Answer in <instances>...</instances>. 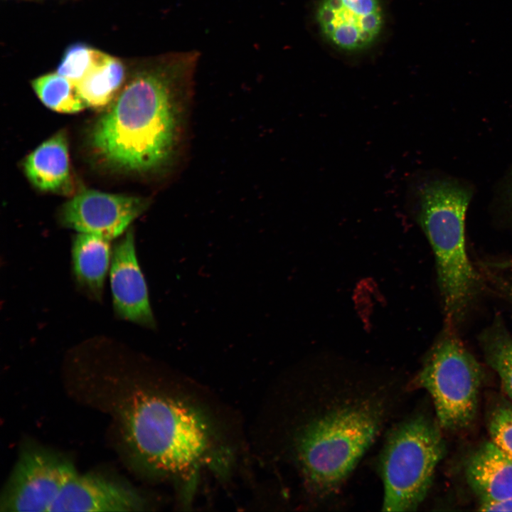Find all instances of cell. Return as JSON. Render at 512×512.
<instances>
[{"label":"cell","mask_w":512,"mask_h":512,"mask_svg":"<svg viewBox=\"0 0 512 512\" xmlns=\"http://www.w3.org/2000/svg\"><path fill=\"white\" fill-rule=\"evenodd\" d=\"M31 85L41 101L54 111L75 113L87 107L76 85L58 73L38 77Z\"/></svg>","instance_id":"e0dca14e"},{"label":"cell","mask_w":512,"mask_h":512,"mask_svg":"<svg viewBox=\"0 0 512 512\" xmlns=\"http://www.w3.org/2000/svg\"><path fill=\"white\" fill-rule=\"evenodd\" d=\"M486 419L490 440L512 457V401L499 395L491 396Z\"/></svg>","instance_id":"ac0fdd59"},{"label":"cell","mask_w":512,"mask_h":512,"mask_svg":"<svg viewBox=\"0 0 512 512\" xmlns=\"http://www.w3.org/2000/svg\"><path fill=\"white\" fill-rule=\"evenodd\" d=\"M143 501L132 490L96 474H78L67 481L50 512L130 511Z\"/></svg>","instance_id":"8fae6325"},{"label":"cell","mask_w":512,"mask_h":512,"mask_svg":"<svg viewBox=\"0 0 512 512\" xmlns=\"http://www.w3.org/2000/svg\"><path fill=\"white\" fill-rule=\"evenodd\" d=\"M110 279L116 314L124 320L154 329L156 323L131 229L113 247Z\"/></svg>","instance_id":"30bf717a"},{"label":"cell","mask_w":512,"mask_h":512,"mask_svg":"<svg viewBox=\"0 0 512 512\" xmlns=\"http://www.w3.org/2000/svg\"><path fill=\"white\" fill-rule=\"evenodd\" d=\"M23 168L30 182L44 191L58 192L70 184L68 142L62 132L38 146L26 159Z\"/></svg>","instance_id":"5bb4252c"},{"label":"cell","mask_w":512,"mask_h":512,"mask_svg":"<svg viewBox=\"0 0 512 512\" xmlns=\"http://www.w3.org/2000/svg\"><path fill=\"white\" fill-rule=\"evenodd\" d=\"M464 475L479 503L512 496V457L491 440L484 442L469 454Z\"/></svg>","instance_id":"7c38bea8"},{"label":"cell","mask_w":512,"mask_h":512,"mask_svg":"<svg viewBox=\"0 0 512 512\" xmlns=\"http://www.w3.org/2000/svg\"><path fill=\"white\" fill-rule=\"evenodd\" d=\"M124 76V66L119 60L103 53L76 85L77 90L87 107H102L112 101Z\"/></svg>","instance_id":"9a60e30c"},{"label":"cell","mask_w":512,"mask_h":512,"mask_svg":"<svg viewBox=\"0 0 512 512\" xmlns=\"http://www.w3.org/2000/svg\"><path fill=\"white\" fill-rule=\"evenodd\" d=\"M198 60L196 50L174 52L139 73L97 122L92 140L98 153L132 171L168 162L178 140L181 100Z\"/></svg>","instance_id":"6da1fadb"},{"label":"cell","mask_w":512,"mask_h":512,"mask_svg":"<svg viewBox=\"0 0 512 512\" xmlns=\"http://www.w3.org/2000/svg\"><path fill=\"white\" fill-rule=\"evenodd\" d=\"M103 53L81 43L68 48L58 66L57 73L75 85L101 58Z\"/></svg>","instance_id":"d6986e66"},{"label":"cell","mask_w":512,"mask_h":512,"mask_svg":"<svg viewBox=\"0 0 512 512\" xmlns=\"http://www.w3.org/2000/svg\"><path fill=\"white\" fill-rule=\"evenodd\" d=\"M71 253L77 284L87 296L100 300L112 258L110 240L79 233L73 239Z\"/></svg>","instance_id":"4fadbf2b"},{"label":"cell","mask_w":512,"mask_h":512,"mask_svg":"<svg viewBox=\"0 0 512 512\" xmlns=\"http://www.w3.org/2000/svg\"><path fill=\"white\" fill-rule=\"evenodd\" d=\"M121 417L132 454L149 471L186 472L210 449L211 434L204 417L177 398L135 392L125 401Z\"/></svg>","instance_id":"3957f363"},{"label":"cell","mask_w":512,"mask_h":512,"mask_svg":"<svg viewBox=\"0 0 512 512\" xmlns=\"http://www.w3.org/2000/svg\"><path fill=\"white\" fill-rule=\"evenodd\" d=\"M485 273L494 290L512 304V282L491 270H485Z\"/></svg>","instance_id":"ffe728a7"},{"label":"cell","mask_w":512,"mask_h":512,"mask_svg":"<svg viewBox=\"0 0 512 512\" xmlns=\"http://www.w3.org/2000/svg\"><path fill=\"white\" fill-rule=\"evenodd\" d=\"M437 421L413 415L388 433L380 459L383 511H412L425 498L446 452Z\"/></svg>","instance_id":"5b68a950"},{"label":"cell","mask_w":512,"mask_h":512,"mask_svg":"<svg viewBox=\"0 0 512 512\" xmlns=\"http://www.w3.org/2000/svg\"><path fill=\"white\" fill-rule=\"evenodd\" d=\"M142 198L84 191L63 207L62 224L78 233L97 235L109 240L120 235L146 208Z\"/></svg>","instance_id":"ba28073f"},{"label":"cell","mask_w":512,"mask_h":512,"mask_svg":"<svg viewBox=\"0 0 512 512\" xmlns=\"http://www.w3.org/2000/svg\"><path fill=\"white\" fill-rule=\"evenodd\" d=\"M316 19L324 38L347 52L371 46L383 24L379 0H321Z\"/></svg>","instance_id":"9c48e42d"},{"label":"cell","mask_w":512,"mask_h":512,"mask_svg":"<svg viewBox=\"0 0 512 512\" xmlns=\"http://www.w3.org/2000/svg\"><path fill=\"white\" fill-rule=\"evenodd\" d=\"M455 327L445 323L415 378L430 395L439 425L449 432L465 430L475 421L485 378L483 366Z\"/></svg>","instance_id":"8992f818"},{"label":"cell","mask_w":512,"mask_h":512,"mask_svg":"<svg viewBox=\"0 0 512 512\" xmlns=\"http://www.w3.org/2000/svg\"><path fill=\"white\" fill-rule=\"evenodd\" d=\"M479 511H512V496L498 501L479 503Z\"/></svg>","instance_id":"44dd1931"},{"label":"cell","mask_w":512,"mask_h":512,"mask_svg":"<svg viewBox=\"0 0 512 512\" xmlns=\"http://www.w3.org/2000/svg\"><path fill=\"white\" fill-rule=\"evenodd\" d=\"M335 387L316 390L292 440L304 484L320 497L341 487L375 440L388 410L381 389Z\"/></svg>","instance_id":"7a4b0ae2"},{"label":"cell","mask_w":512,"mask_h":512,"mask_svg":"<svg viewBox=\"0 0 512 512\" xmlns=\"http://www.w3.org/2000/svg\"><path fill=\"white\" fill-rule=\"evenodd\" d=\"M73 466L40 449L23 452L18 459L0 501L1 511L50 512Z\"/></svg>","instance_id":"52a82bcc"},{"label":"cell","mask_w":512,"mask_h":512,"mask_svg":"<svg viewBox=\"0 0 512 512\" xmlns=\"http://www.w3.org/2000/svg\"><path fill=\"white\" fill-rule=\"evenodd\" d=\"M478 340L487 364L496 373L512 401V336L499 315L481 332Z\"/></svg>","instance_id":"2e32d148"},{"label":"cell","mask_w":512,"mask_h":512,"mask_svg":"<svg viewBox=\"0 0 512 512\" xmlns=\"http://www.w3.org/2000/svg\"><path fill=\"white\" fill-rule=\"evenodd\" d=\"M504 266L507 269H512V260H506L504 262Z\"/></svg>","instance_id":"7402d4cb"},{"label":"cell","mask_w":512,"mask_h":512,"mask_svg":"<svg viewBox=\"0 0 512 512\" xmlns=\"http://www.w3.org/2000/svg\"><path fill=\"white\" fill-rule=\"evenodd\" d=\"M469 189L449 178H435L417 188V221L434 253L446 323L457 326L480 288V277L467 254L465 217Z\"/></svg>","instance_id":"277c9868"}]
</instances>
